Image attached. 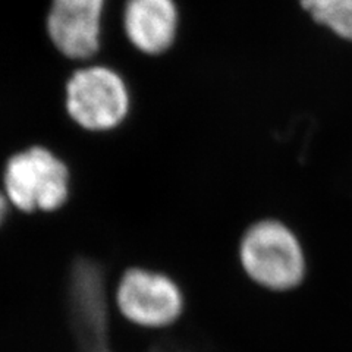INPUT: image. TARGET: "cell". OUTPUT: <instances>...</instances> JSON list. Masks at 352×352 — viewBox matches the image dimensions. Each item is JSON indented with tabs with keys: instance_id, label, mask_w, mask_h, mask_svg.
<instances>
[{
	"instance_id": "4",
	"label": "cell",
	"mask_w": 352,
	"mask_h": 352,
	"mask_svg": "<svg viewBox=\"0 0 352 352\" xmlns=\"http://www.w3.org/2000/svg\"><path fill=\"white\" fill-rule=\"evenodd\" d=\"M65 107L81 129L106 134L122 126L131 112V94L124 78L106 66H87L66 82Z\"/></svg>"
},
{
	"instance_id": "8",
	"label": "cell",
	"mask_w": 352,
	"mask_h": 352,
	"mask_svg": "<svg viewBox=\"0 0 352 352\" xmlns=\"http://www.w3.org/2000/svg\"><path fill=\"white\" fill-rule=\"evenodd\" d=\"M8 200H6V197H5V194H3V191H2V188H0V225H2L3 222H5V219H6V214H8Z\"/></svg>"
},
{
	"instance_id": "5",
	"label": "cell",
	"mask_w": 352,
	"mask_h": 352,
	"mask_svg": "<svg viewBox=\"0 0 352 352\" xmlns=\"http://www.w3.org/2000/svg\"><path fill=\"white\" fill-rule=\"evenodd\" d=\"M104 0H53L47 31L56 49L71 59H87L100 46Z\"/></svg>"
},
{
	"instance_id": "2",
	"label": "cell",
	"mask_w": 352,
	"mask_h": 352,
	"mask_svg": "<svg viewBox=\"0 0 352 352\" xmlns=\"http://www.w3.org/2000/svg\"><path fill=\"white\" fill-rule=\"evenodd\" d=\"M2 191L22 213L56 212L71 200L72 173L56 153L31 146L12 153L3 163Z\"/></svg>"
},
{
	"instance_id": "6",
	"label": "cell",
	"mask_w": 352,
	"mask_h": 352,
	"mask_svg": "<svg viewBox=\"0 0 352 352\" xmlns=\"http://www.w3.org/2000/svg\"><path fill=\"white\" fill-rule=\"evenodd\" d=\"M124 25L129 41L148 54L170 47L178 28V9L173 0H128Z\"/></svg>"
},
{
	"instance_id": "3",
	"label": "cell",
	"mask_w": 352,
	"mask_h": 352,
	"mask_svg": "<svg viewBox=\"0 0 352 352\" xmlns=\"http://www.w3.org/2000/svg\"><path fill=\"white\" fill-rule=\"evenodd\" d=\"M115 314L131 326L160 332L178 323L185 313L182 286L170 274L146 266H131L112 286Z\"/></svg>"
},
{
	"instance_id": "7",
	"label": "cell",
	"mask_w": 352,
	"mask_h": 352,
	"mask_svg": "<svg viewBox=\"0 0 352 352\" xmlns=\"http://www.w3.org/2000/svg\"><path fill=\"white\" fill-rule=\"evenodd\" d=\"M301 5L335 34L352 40V0H301Z\"/></svg>"
},
{
	"instance_id": "1",
	"label": "cell",
	"mask_w": 352,
	"mask_h": 352,
	"mask_svg": "<svg viewBox=\"0 0 352 352\" xmlns=\"http://www.w3.org/2000/svg\"><path fill=\"white\" fill-rule=\"evenodd\" d=\"M238 261L252 283L274 294L298 289L308 272L300 235L274 217L260 219L245 229L238 244Z\"/></svg>"
}]
</instances>
